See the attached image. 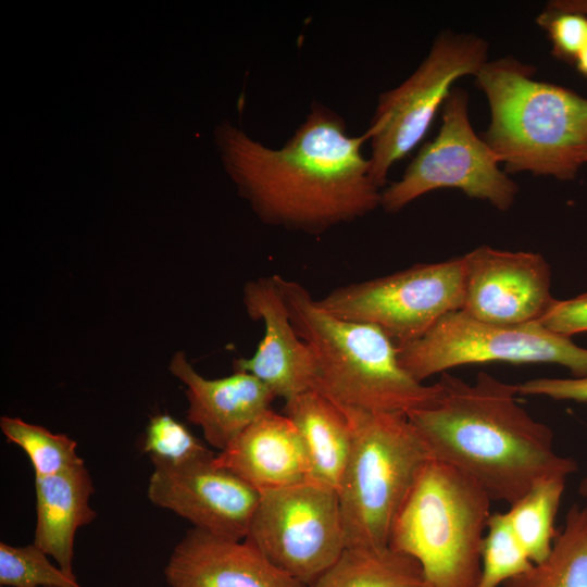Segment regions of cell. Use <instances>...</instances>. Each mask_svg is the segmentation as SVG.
Segmentation results:
<instances>
[{
  "mask_svg": "<svg viewBox=\"0 0 587 587\" xmlns=\"http://www.w3.org/2000/svg\"><path fill=\"white\" fill-rule=\"evenodd\" d=\"M214 135L226 172L264 224L321 235L380 207L362 150L367 133L351 136L345 118L321 102L279 148L228 122Z\"/></svg>",
  "mask_w": 587,
  "mask_h": 587,
  "instance_id": "cell-1",
  "label": "cell"
},
{
  "mask_svg": "<svg viewBox=\"0 0 587 587\" xmlns=\"http://www.w3.org/2000/svg\"><path fill=\"white\" fill-rule=\"evenodd\" d=\"M438 400L407 413L430 459L476 480L510 505L538 480L566 477L578 465L553 449L551 428L517 402V385L479 372L474 383L441 373Z\"/></svg>",
  "mask_w": 587,
  "mask_h": 587,
  "instance_id": "cell-2",
  "label": "cell"
},
{
  "mask_svg": "<svg viewBox=\"0 0 587 587\" xmlns=\"http://www.w3.org/2000/svg\"><path fill=\"white\" fill-rule=\"evenodd\" d=\"M290 321L316 367L314 390L336 404L367 412L404 413L427 408L440 396L400 365L397 346L379 327L337 317L301 284L275 275Z\"/></svg>",
  "mask_w": 587,
  "mask_h": 587,
  "instance_id": "cell-3",
  "label": "cell"
},
{
  "mask_svg": "<svg viewBox=\"0 0 587 587\" xmlns=\"http://www.w3.org/2000/svg\"><path fill=\"white\" fill-rule=\"evenodd\" d=\"M512 57L489 60L475 76L490 122L482 136L508 174L572 180L587 163V98L537 80Z\"/></svg>",
  "mask_w": 587,
  "mask_h": 587,
  "instance_id": "cell-4",
  "label": "cell"
},
{
  "mask_svg": "<svg viewBox=\"0 0 587 587\" xmlns=\"http://www.w3.org/2000/svg\"><path fill=\"white\" fill-rule=\"evenodd\" d=\"M490 501L472 477L429 459L394 521L388 547L419 562L427 587H476Z\"/></svg>",
  "mask_w": 587,
  "mask_h": 587,
  "instance_id": "cell-5",
  "label": "cell"
},
{
  "mask_svg": "<svg viewBox=\"0 0 587 587\" xmlns=\"http://www.w3.org/2000/svg\"><path fill=\"white\" fill-rule=\"evenodd\" d=\"M340 408L352 428L337 490L346 548H386L394 521L430 457L407 414Z\"/></svg>",
  "mask_w": 587,
  "mask_h": 587,
  "instance_id": "cell-6",
  "label": "cell"
},
{
  "mask_svg": "<svg viewBox=\"0 0 587 587\" xmlns=\"http://www.w3.org/2000/svg\"><path fill=\"white\" fill-rule=\"evenodd\" d=\"M487 41L467 33L441 32L417 68L400 85L378 96L366 133L370 172L383 188L391 167L427 134L438 111L464 76H476L488 60Z\"/></svg>",
  "mask_w": 587,
  "mask_h": 587,
  "instance_id": "cell-7",
  "label": "cell"
},
{
  "mask_svg": "<svg viewBox=\"0 0 587 587\" xmlns=\"http://www.w3.org/2000/svg\"><path fill=\"white\" fill-rule=\"evenodd\" d=\"M470 97L453 87L441 108V124L434 139L425 142L400 179L382 190L380 207L397 213L412 201L438 189H458L470 198L509 210L517 184L500 167L501 160L471 123Z\"/></svg>",
  "mask_w": 587,
  "mask_h": 587,
  "instance_id": "cell-8",
  "label": "cell"
},
{
  "mask_svg": "<svg viewBox=\"0 0 587 587\" xmlns=\"http://www.w3.org/2000/svg\"><path fill=\"white\" fill-rule=\"evenodd\" d=\"M402 369L415 380L477 363H551L576 378L587 376V349L555 334L539 322L498 325L475 320L462 311L442 316L427 333L397 346Z\"/></svg>",
  "mask_w": 587,
  "mask_h": 587,
  "instance_id": "cell-9",
  "label": "cell"
},
{
  "mask_svg": "<svg viewBox=\"0 0 587 587\" xmlns=\"http://www.w3.org/2000/svg\"><path fill=\"white\" fill-rule=\"evenodd\" d=\"M465 277L462 255L341 286L317 302L337 317L379 327L401 346L422 337L446 314L462 310Z\"/></svg>",
  "mask_w": 587,
  "mask_h": 587,
  "instance_id": "cell-10",
  "label": "cell"
},
{
  "mask_svg": "<svg viewBox=\"0 0 587 587\" xmlns=\"http://www.w3.org/2000/svg\"><path fill=\"white\" fill-rule=\"evenodd\" d=\"M243 540L310 587L346 549L337 490L310 478L260 491Z\"/></svg>",
  "mask_w": 587,
  "mask_h": 587,
  "instance_id": "cell-11",
  "label": "cell"
},
{
  "mask_svg": "<svg viewBox=\"0 0 587 587\" xmlns=\"http://www.w3.org/2000/svg\"><path fill=\"white\" fill-rule=\"evenodd\" d=\"M214 455L183 463L151 459L148 498L218 538L243 540L260 491L214 463Z\"/></svg>",
  "mask_w": 587,
  "mask_h": 587,
  "instance_id": "cell-12",
  "label": "cell"
},
{
  "mask_svg": "<svg viewBox=\"0 0 587 587\" xmlns=\"http://www.w3.org/2000/svg\"><path fill=\"white\" fill-rule=\"evenodd\" d=\"M464 258L461 311L475 320L498 325L539 322L555 300L549 264L539 253L480 246Z\"/></svg>",
  "mask_w": 587,
  "mask_h": 587,
  "instance_id": "cell-13",
  "label": "cell"
},
{
  "mask_svg": "<svg viewBox=\"0 0 587 587\" xmlns=\"http://www.w3.org/2000/svg\"><path fill=\"white\" fill-rule=\"evenodd\" d=\"M243 304L251 319L263 323L264 334L251 358L234 361V372L252 374L285 401L312 389L314 358L290 321L275 275L246 283Z\"/></svg>",
  "mask_w": 587,
  "mask_h": 587,
  "instance_id": "cell-14",
  "label": "cell"
},
{
  "mask_svg": "<svg viewBox=\"0 0 587 587\" xmlns=\"http://www.w3.org/2000/svg\"><path fill=\"white\" fill-rule=\"evenodd\" d=\"M164 576L171 587H308L246 540L218 538L195 527L175 546Z\"/></svg>",
  "mask_w": 587,
  "mask_h": 587,
  "instance_id": "cell-15",
  "label": "cell"
},
{
  "mask_svg": "<svg viewBox=\"0 0 587 587\" xmlns=\"http://www.w3.org/2000/svg\"><path fill=\"white\" fill-rule=\"evenodd\" d=\"M171 373L186 386L187 419L202 429L205 441L222 451L276 398L250 373L234 372L222 378L200 375L184 352L170 362Z\"/></svg>",
  "mask_w": 587,
  "mask_h": 587,
  "instance_id": "cell-16",
  "label": "cell"
},
{
  "mask_svg": "<svg viewBox=\"0 0 587 587\" xmlns=\"http://www.w3.org/2000/svg\"><path fill=\"white\" fill-rule=\"evenodd\" d=\"M222 466L259 491L311 478L302 437L285 414L268 409L214 457Z\"/></svg>",
  "mask_w": 587,
  "mask_h": 587,
  "instance_id": "cell-17",
  "label": "cell"
},
{
  "mask_svg": "<svg viewBox=\"0 0 587 587\" xmlns=\"http://www.w3.org/2000/svg\"><path fill=\"white\" fill-rule=\"evenodd\" d=\"M35 491L34 544L52 557L66 574L76 577L73 570L75 535L97 515L89 504L95 492L92 478L83 464L54 475L35 477Z\"/></svg>",
  "mask_w": 587,
  "mask_h": 587,
  "instance_id": "cell-18",
  "label": "cell"
},
{
  "mask_svg": "<svg viewBox=\"0 0 587 587\" xmlns=\"http://www.w3.org/2000/svg\"><path fill=\"white\" fill-rule=\"evenodd\" d=\"M284 414L298 428L311 464V479L338 490L352 446V428L344 410L309 389L285 401Z\"/></svg>",
  "mask_w": 587,
  "mask_h": 587,
  "instance_id": "cell-19",
  "label": "cell"
},
{
  "mask_svg": "<svg viewBox=\"0 0 587 587\" xmlns=\"http://www.w3.org/2000/svg\"><path fill=\"white\" fill-rule=\"evenodd\" d=\"M310 587H427L419 562L389 547L346 548Z\"/></svg>",
  "mask_w": 587,
  "mask_h": 587,
  "instance_id": "cell-20",
  "label": "cell"
},
{
  "mask_svg": "<svg viewBox=\"0 0 587 587\" xmlns=\"http://www.w3.org/2000/svg\"><path fill=\"white\" fill-rule=\"evenodd\" d=\"M501 587H587V505L573 504L548 557Z\"/></svg>",
  "mask_w": 587,
  "mask_h": 587,
  "instance_id": "cell-21",
  "label": "cell"
},
{
  "mask_svg": "<svg viewBox=\"0 0 587 587\" xmlns=\"http://www.w3.org/2000/svg\"><path fill=\"white\" fill-rule=\"evenodd\" d=\"M566 477H546L536 482L507 516L519 542L536 564L551 551L557 535L554 520L565 488Z\"/></svg>",
  "mask_w": 587,
  "mask_h": 587,
  "instance_id": "cell-22",
  "label": "cell"
},
{
  "mask_svg": "<svg viewBox=\"0 0 587 587\" xmlns=\"http://www.w3.org/2000/svg\"><path fill=\"white\" fill-rule=\"evenodd\" d=\"M0 428L8 441L28 455L35 477L54 475L84 464L77 454V442L67 435L54 434L40 425L10 416L0 419Z\"/></svg>",
  "mask_w": 587,
  "mask_h": 587,
  "instance_id": "cell-23",
  "label": "cell"
},
{
  "mask_svg": "<svg viewBox=\"0 0 587 587\" xmlns=\"http://www.w3.org/2000/svg\"><path fill=\"white\" fill-rule=\"evenodd\" d=\"M534 563L515 537L507 513H491L482 547L476 587H499L527 572Z\"/></svg>",
  "mask_w": 587,
  "mask_h": 587,
  "instance_id": "cell-24",
  "label": "cell"
},
{
  "mask_svg": "<svg viewBox=\"0 0 587 587\" xmlns=\"http://www.w3.org/2000/svg\"><path fill=\"white\" fill-rule=\"evenodd\" d=\"M35 544L0 542V585L10 587H82L76 577L49 561Z\"/></svg>",
  "mask_w": 587,
  "mask_h": 587,
  "instance_id": "cell-25",
  "label": "cell"
},
{
  "mask_svg": "<svg viewBox=\"0 0 587 587\" xmlns=\"http://www.w3.org/2000/svg\"><path fill=\"white\" fill-rule=\"evenodd\" d=\"M142 451L148 453L150 459L171 463H183L215 454L170 414H158L150 419L146 427Z\"/></svg>",
  "mask_w": 587,
  "mask_h": 587,
  "instance_id": "cell-26",
  "label": "cell"
},
{
  "mask_svg": "<svg viewBox=\"0 0 587 587\" xmlns=\"http://www.w3.org/2000/svg\"><path fill=\"white\" fill-rule=\"evenodd\" d=\"M537 23L547 30L557 58L573 62L587 45V16L565 11L546 10Z\"/></svg>",
  "mask_w": 587,
  "mask_h": 587,
  "instance_id": "cell-27",
  "label": "cell"
},
{
  "mask_svg": "<svg viewBox=\"0 0 587 587\" xmlns=\"http://www.w3.org/2000/svg\"><path fill=\"white\" fill-rule=\"evenodd\" d=\"M539 323L567 338L587 332V291L571 299L554 300Z\"/></svg>",
  "mask_w": 587,
  "mask_h": 587,
  "instance_id": "cell-28",
  "label": "cell"
},
{
  "mask_svg": "<svg viewBox=\"0 0 587 587\" xmlns=\"http://www.w3.org/2000/svg\"><path fill=\"white\" fill-rule=\"evenodd\" d=\"M519 396H541L553 400L587 402V376L580 378H534L517 384Z\"/></svg>",
  "mask_w": 587,
  "mask_h": 587,
  "instance_id": "cell-29",
  "label": "cell"
},
{
  "mask_svg": "<svg viewBox=\"0 0 587 587\" xmlns=\"http://www.w3.org/2000/svg\"><path fill=\"white\" fill-rule=\"evenodd\" d=\"M546 10L575 12L587 16V0H553Z\"/></svg>",
  "mask_w": 587,
  "mask_h": 587,
  "instance_id": "cell-30",
  "label": "cell"
},
{
  "mask_svg": "<svg viewBox=\"0 0 587 587\" xmlns=\"http://www.w3.org/2000/svg\"><path fill=\"white\" fill-rule=\"evenodd\" d=\"M574 64L578 72L587 77V45L582 49V51L576 57Z\"/></svg>",
  "mask_w": 587,
  "mask_h": 587,
  "instance_id": "cell-31",
  "label": "cell"
},
{
  "mask_svg": "<svg viewBox=\"0 0 587 587\" xmlns=\"http://www.w3.org/2000/svg\"><path fill=\"white\" fill-rule=\"evenodd\" d=\"M578 492L582 497L587 498V476L580 480Z\"/></svg>",
  "mask_w": 587,
  "mask_h": 587,
  "instance_id": "cell-32",
  "label": "cell"
}]
</instances>
